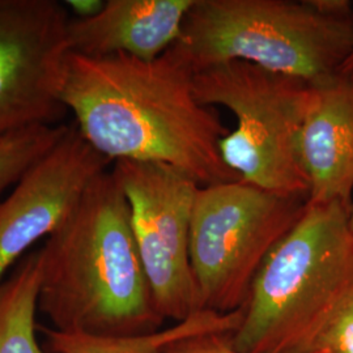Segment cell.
Masks as SVG:
<instances>
[{"instance_id":"obj_1","label":"cell","mask_w":353,"mask_h":353,"mask_svg":"<svg viewBox=\"0 0 353 353\" xmlns=\"http://www.w3.org/2000/svg\"><path fill=\"white\" fill-rule=\"evenodd\" d=\"M195 71L172 46L153 61L71 52L62 101L79 132L112 163H160L201 186L240 181L221 159L228 128L198 100Z\"/></svg>"},{"instance_id":"obj_2","label":"cell","mask_w":353,"mask_h":353,"mask_svg":"<svg viewBox=\"0 0 353 353\" xmlns=\"http://www.w3.org/2000/svg\"><path fill=\"white\" fill-rule=\"evenodd\" d=\"M41 254L38 310L50 319L51 328L135 336L163 325L140 259L128 203L112 172L94 178Z\"/></svg>"},{"instance_id":"obj_3","label":"cell","mask_w":353,"mask_h":353,"mask_svg":"<svg viewBox=\"0 0 353 353\" xmlns=\"http://www.w3.org/2000/svg\"><path fill=\"white\" fill-rule=\"evenodd\" d=\"M350 205L307 203L261 265L229 341L241 353H310L353 305Z\"/></svg>"},{"instance_id":"obj_4","label":"cell","mask_w":353,"mask_h":353,"mask_svg":"<svg viewBox=\"0 0 353 353\" xmlns=\"http://www.w3.org/2000/svg\"><path fill=\"white\" fill-rule=\"evenodd\" d=\"M173 48L195 72L237 61L316 85L350 58L353 16L309 0H195Z\"/></svg>"},{"instance_id":"obj_5","label":"cell","mask_w":353,"mask_h":353,"mask_svg":"<svg viewBox=\"0 0 353 353\" xmlns=\"http://www.w3.org/2000/svg\"><path fill=\"white\" fill-rule=\"evenodd\" d=\"M194 84L203 105L225 108L237 121L219 144L228 168L246 183L309 199L301 134L313 85L237 61L195 72Z\"/></svg>"},{"instance_id":"obj_6","label":"cell","mask_w":353,"mask_h":353,"mask_svg":"<svg viewBox=\"0 0 353 353\" xmlns=\"http://www.w3.org/2000/svg\"><path fill=\"white\" fill-rule=\"evenodd\" d=\"M305 196L243 181L198 190L190 228V263L201 309H242L267 255L303 214Z\"/></svg>"},{"instance_id":"obj_7","label":"cell","mask_w":353,"mask_h":353,"mask_svg":"<svg viewBox=\"0 0 353 353\" xmlns=\"http://www.w3.org/2000/svg\"><path fill=\"white\" fill-rule=\"evenodd\" d=\"M114 178L126 196L131 227L156 309L164 319L185 321L198 310L190 263V228L199 188L170 165L114 161Z\"/></svg>"},{"instance_id":"obj_8","label":"cell","mask_w":353,"mask_h":353,"mask_svg":"<svg viewBox=\"0 0 353 353\" xmlns=\"http://www.w3.org/2000/svg\"><path fill=\"white\" fill-rule=\"evenodd\" d=\"M70 12L57 0H0V135L57 125L62 101Z\"/></svg>"},{"instance_id":"obj_9","label":"cell","mask_w":353,"mask_h":353,"mask_svg":"<svg viewBox=\"0 0 353 353\" xmlns=\"http://www.w3.org/2000/svg\"><path fill=\"white\" fill-rule=\"evenodd\" d=\"M110 163L75 125L68 126L63 138L0 199V285L29 248L63 224Z\"/></svg>"},{"instance_id":"obj_10","label":"cell","mask_w":353,"mask_h":353,"mask_svg":"<svg viewBox=\"0 0 353 353\" xmlns=\"http://www.w3.org/2000/svg\"><path fill=\"white\" fill-rule=\"evenodd\" d=\"M309 202L351 207L353 192V70L313 85L301 134Z\"/></svg>"},{"instance_id":"obj_11","label":"cell","mask_w":353,"mask_h":353,"mask_svg":"<svg viewBox=\"0 0 353 353\" xmlns=\"http://www.w3.org/2000/svg\"><path fill=\"white\" fill-rule=\"evenodd\" d=\"M194 1L106 0L94 17L70 20V50L92 58L127 55L153 61L176 45Z\"/></svg>"},{"instance_id":"obj_12","label":"cell","mask_w":353,"mask_h":353,"mask_svg":"<svg viewBox=\"0 0 353 353\" xmlns=\"http://www.w3.org/2000/svg\"><path fill=\"white\" fill-rule=\"evenodd\" d=\"M242 309L221 314L198 310L173 326L135 336H100L83 332H64L39 326L52 353H166L179 341L204 335H230L240 326Z\"/></svg>"},{"instance_id":"obj_13","label":"cell","mask_w":353,"mask_h":353,"mask_svg":"<svg viewBox=\"0 0 353 353\" xmlns=\"http://www.w3.org/2000/svg\"><path fill=\"white\" fill-rule=\"evenodd\" d=\"M41 249L26 255L0 285V353H52L37 339Z\"/></svg>"},{"instance_id":"obj_14","label":"cell","mask_w":353,"mask_h":353,"mask_svg":"<svg viewBox=\"0 0 353 353\" xmlns=\"http://www.w3.org/2000/svg\"><path fill=\"white\" fill-rule=\"evenodd\" d=\"M67 130L65 125H39L0 135V198L63 138Z\"/></svg>"},{"instance_id":"obj_15","label":"cell","mask_w":353,"mask_h":353,"mask_svg":"<svg viewBox=\"0 0 353 353\" xmlns=\"http://www.w3.org/2000/svg\"><path fill=\"white\" fill-rule=\"evenodd\" d=\"M313 351L321 353H353V305L343 312L321 335Z\"/></svg>"},{"instance_id":"obj_16","label":"cell","mask_w":353,"mask_h":353,"mask_svg":"<svg viewBox=\"0 0 353 353\" xmlns=\"http://www.w3.org/2000/svg\"><path fill=\"white\" fill-rule=\"evenodd\" d=\"M166 353H241L233 348L229 335H204L179 341L168 348ZM310 353H321L313 351Z\"/></svg>"},{"instance_id":"obj_17","label":"cell","mask_w":353,"mask_h":353,"mask_svg":"<svg viewBox=\"0 0 353 353\" xmlns=\"http://www.w3.org/2000/svg\"><path fill=\"white\" fill-rule=\"evenodd\" d=\"M67 10L74 13V19L87 20L101 12L105 1L103 0H67L63 1Z\"/></svg>"},{"instance_id":"obj_18","label":"cell","mask_w":353,"mask_h":353,"mask_svg":"<svg viewBox=\"0 0 353 353\" xmlns=\"http://www.w3.org/2000/svg\"><path fill=\"white\" fill-rule=\"evenodd\" d=\"M351 70H353V50L351 55H350V58L345 61V63L343 65L341 71H351Z\"/></svg>"},{"instance_id":"obj_19","label":"cell","mask_w":353,"mask_h":353,"mask_svg":"<svg viewBox=\"0 0 353 353\" xmlns=\"http://www.w3.org/2000/svg\"><path fill=\"white\" fill-rule=\"evenodd\" d=\"M350 228H351V232L353 234V201L351 204V208H350Z\"/></svg>"}]
</instances>
